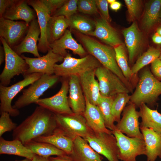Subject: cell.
I'll return each mask as SVG.
<instances>
[{
    "label": "cell",
    "mask_w": 161,
    "mask_h": 161,
    "mask_svg": "<svg viewBox=\"0 0 161 161\" xmlns=\"http://www.w3.org/2000/svg\"><path fill=\"white\" fill-rule=\"evenodd\" d=\"M84 139L94 150L109 161H120L117 140L112 134L93 132Z\"/></svg>",
    "instance_id": "obj_9"
},
{
    "label": "cell",
    "mask_w": 161,
    "mask_h": 161,
    "mask_svg": "<svg viewBox=\"0 0 161 161\" xmlns=\"http://www.w3.org/2000/svg\"><path fill=\"white\" fill-rule=\"evenodd\" d=\"M95 72L101 96L112 97L120 93L131 92L118 76L102 66L97 68Z\"/></svg>",
    "instance_id": "obj_11"
},
{
    "label": "cell",
    "mask_w": 161,
    "mask_h": 161,
    "mask_svg": "<svg viewBox=\"0 0 161 161\" xmlns=\"http://www.w3.org/2000/svg\"><path fill=\"white\" fill-rule=\"evenodd\" d=\"M34 154L49 158L51 156H60L67 154L64 151L49 143L32 140L24 145Z\"/></svg>",
    "instance_id": "obj_32"
},
{
    "label": "cell",
    "mask_w": 161,
    "mask_h": 161,
    "mask_svg": "<svg viewBox=\"0 0 161 161\" xmlns=\"http://www.w3.org/2000/svg\"><path fill=\"white\" fill-rule=\"evenodd\" d=\"M78 35L80 40L89 54L94 57L103 66L118 76L132 93L134 88L127 80L119 67L114 48L103 44L88 35L81 33Z\"/></svg>",
    "instance_id": "obj_2"
},
{
    "label": "cell",
    "mask_w": 161,
    "mask_h": 161,
    "mask_svg": "<svg viewBox=\"0 0 161 161\" xmlns=\"http://www.w3.org/2000/svg\"><path fill=\"white\" fill-rule=\"evenodd\" d=\"M160 17L161 18V13L160 15Z\"/></svg>",
    "instance_id": "obj_55"
},
{
    "label": "cell",
    "mask_w": 161,
    "mask_h": 161,
    "mask_svg": "<svg viewBox=\"0 0 161 161\" xmlns=\"http://www.w3.org/2000/svg\"><path fill=\"white\" fill-rule=\"evenodd\" d=\"M48 10L51 16L64 4L65 0H41Z\"/></svg>",
    "instance_id": "obj_42"
},
{
    "label": "cell",
    "mask_w": 161,
    "mask_h": 161,
    "mask_svg": "<svg viewBox=\"0 0 161 161\" xmlns=\"http://www.w3.org/2000/svg\"><path fill=\"white\" fill-rule=\"evenodd\" d=\"M157 33L161 36V27H159L157 29Z\"/></svg>",
    "instance_id": "obj_51"
},
{
    "label": "cell",
    "mask_w": 161,
    "mask_h": 161,
    "mask_svg": "<svg viewBox=\"0 0 161 161\" xmlns=\"http://www.w3.org/2000/svg\"><path fill=\"white\" fill-rule=\"evenodd\" d=\"M57 128L55 114L39 106L13 131V138L24 145L38 137L52 134Z\"/></svg>",
    "instance_id": "obj_1"
},
{
    "label": "cell",
    "mask_w": 161,
    "mask_h": 161,
    "mask_svg": "<svg viewBox=\"0 0 161 161\" xmlns=\"http://www.w3.org/2000/svg\"><path fill=\"white\" fill-rule=\"evenodd\" d=\"M151 71L157 79L161 81V60L159 58L151 63Z\"/></svg>",
    "instance_id": "obj_44"
},
{
    "label": "cell",
    "mask_w": 161,
    "mask_h": 161,
    "mask_svg": "<svg viewBox=\"0 0 161 161\" xmlns=\"http://www.w3.org/2000/svg\"><path fill=\"white\" fill-rule=\"evenodd\" d=\"M78 10L85 14H93L97 13L95 0H79L77 3Z\"/></svg>",
    "instance_id": "obj_40"
},
{
    "label": "cell",
    "mask_w": 161,
    "mask_h": 161,
    "mask_svg": "<svg viewBox=\"0 0 161 161\" xmlns=\"http://www.w3.org/2000/svg\"><path fill=\"white\" fill-rule=\"evenodd\" d=\"M152 39L153 42L157 44H161V36L157 33L154 34L153 36Z\"/></svg>",
    "instance_id": "obj_50"
},
{
    "label": "cell",
    "mask_w": 161,
    "mask_h": 161,
    "mask_svg": "<svg viewBox=\"0 0 161 161\" xmlns=\"http://www.w3.org/2000/svg\"><path fill=\"white\" fill-rule=\"evenodd\" d=\"M121 6V3L119 1H115L110 4V8L112 10L117 11L118 10Z\"/></svg>",
    "instance_id": "obj_47"
},
{
    "label": "cell",
    "mask_w": 161,
    "mask_h": 161,
    "mask_svg": "<svg viewBox=\"0 0 161 161\" xmlns=\"http://www.w3.org/2000/svg\"><path fill=\"white\" fill-rule=\"evenodd\" d=\"M0 40L5 52V64L0 75V85L7 86L14 76L21 74L24 75L29 66L25 60L13 49L3 38L0 37Z\"/></svg>",
    "instance_id": "obj_7"
},
{
    "label": "cell",
    "mask_w": 161,
    "mask_h": 161,
    "mask_svg": "<svg viewBox=\"0 0 161 161\" xmlns=\"http://www.w3.org/2000/svg\"><path fill=\"white\" fill-rule=\"evenodd\" d=\"M49 47L55 53L64 58L68 53L66 49L71 50L73 53L81 58L87 55V52L82 47L73 37L70 30H66L64 35L59 39L49 44Z\"/></svg>",
    "instance_id": "obj_18"
},
{
    "label": "cell",
    "mask_w": 161,
    "mask_h": 161,
    "mask_svg": "<svg viewBox=\"0 0 161 161\" xmlns=\"http://www.w3.org/2000/svg\"><path fill=\"white\" fill-rule=\"evenodd\" d=\"M32 160V161H52L49 157H43L36 154L35 155Z\"/></svg>",
    "instance_id": "obj_48"
},
{
    "label": "cell",
    "mask_w": 161,
    "mask_h": 161,
    "mask_svg": "<svg viewBox=\"0 0 161 161\" xmlns=\"http://www.w3.org/2000/svg\"><path fill=\"white\" fill-rule=\"evenodd\" d=\"M101 66L100 63L90 54L77 58L68 53L61 64L55 65L54 74L61 78H68L72 75L79 76L86 72L95 70Z\"/></svg>",
    "instance_id": "obj_4"
},
{
    "label": "cell",
    "mask_w": 161,
    "mask_h": 161,
    "mask_svg": "<svg viewBox=\"0 0 161 161\" xmlns=\"http://www.w3.org/2000/svg\"><path fill=\"white\" fill-rule=\"evenodd\" d=\"M115 137L119 148L118 158L122 161H137V157L146 155L145 145L143 139L130 137L115 129L112 131Z\"/></svg>",
    "instance_id": "obj_10"
},
{
    "label": "cell",
    "mask_w": 161,
    "mask_h": 161,
    "mask_svg": "<svg viewBox=\"0 0 161 161\" xmlns=\"http://www.w3.org/2000/svg\"><path fill=\"white\" fill-rule=\"evenodd\" d=\"M15 161H32V160L27 158H25L24 160H16Z\"/></svg>",
    "instance_id": "obj_52"
},
{
    "label": "cell",
    "mask_w": 161,
    "mask_h": 161,
    "mask_svg": "<svg viewBox=\"0 0 161 161\" xmlns=\"http://www.w3.org/2000/svg\"><path fill=\"white\" fill-rule=\"evenodd\" d=\"M144 141L145 156L147 161H156L158 157L161 159V133L153 129L140 127Z\"/></svg>",
    "instance_id": "obj_22"
},
{
    "label": "cell",
    "mask_w": 161,
    "mask_h": 161,
    "mask_svg": "<svg viewBox=\"0 0 161 161\" xmlns=\"http://www.w3.org/2000/svg\"><path fill=\"white\" fill-rule=\"evenodd\" d=\"M27 0H16L5 11L4 18L12 21L21 20L29 24L35 18L34 10L28 5Z\"/></svg>",
    "instance_id": "obj_24"
},
{
    "label": "cell",
    "mask_w": 161,
    "mask_h": 161,
    "mask_svg": "<svg viewBox=\"0 0 161 161\" xmlns=\"http://www.w3.org/2000/svg\"><path fill=\"white\" fill-rule=\"evenodd\" d=\"M55 119L58 128L73 139L78 137L85 139L93 132L82 114H55Z\"/></svg>",
    "instance_id": "obj_8"
},
{
    "label": "cell",
    "mask_w": 161,
    "mask_h": 161,
    "mask_svg": "<svg viewBox=\"0 0 161 161\" xmlns=\"http://www.w3.org/2000/svg\"><path fill=\"white\" fill-rule=\"evenodd\" d=\"M29 24L23 21H14L0 18V36L12 48L17 44L27 32Z\"/></svg>",
    "instance_id": "obj_15"
},
{
    "label": "cell",
    "mask_w": 161,
    "mask_h": 161,
    "mask_svg": "<svg viewBox=\"0 0 161 161\" xmlns=\"http://www.w3.org/2000/svg\"><path fill=\"white\" fill-rule=\"evenodd\" d=\"M85 99L86 108L83 115L89 126L94 132L112 134V131L106 127L97 106L91 103L86 98Z\"/></svg>",
    "instance_id": "obj_26"
},
{
    "label": "cell",
    "mask_w": 161,
    "mask_h": 161,
    "mask_svg": "<svg viewBox=\"0 0 161 161\" xmlns=\"http://www.w3.org/2000/svg\"><path fill=\"white\" fill-rule=\"evenodd\" d=\"M5 60V52L3 46L0 47V65Z\"/></svg>",
    "instance_id": "obj_49"
},
{
    "label": "cell",
    "mask_w": 161,
    "mask_h": 161,
    "mask_svg": "<svg viewBox=\"0 0 161 161\" xmlns=\"http://www.w3.org/2000/svg\"><path fill=\"white\" fill-rule=\"evenodd\" d=\"M95 71L86 72L79 77L85 98L91 103L97 106L101 95L98 81L95 78Z\"/></svg>",
    "instance_id": "obj_23"
},
{
    "label": "cell",
    "mask_w": 161,
    "mask_h": 161,
    "mask_svg": "<svg viewBox=\"0 0 161 161\" xmlns=\"http://www.w3.org/2000/svg\"><path fill=\"white\" fill-rule=\"evenodd\" d=\"M147 161V160H145V161H144V160H143V161Z\"/></svg>",
    "instance_id": "obj_56"
},
{
    "label": "cell",
    "mask_w": 161,
    "mask_h": 161,
    "mask_svg": "<svg viewBox=\"0 0 161 161\" xmlns=\"http://www.w3.org/2000/svg\"><path fill=\"white\" fill-rule=\"evenodd\" d=\"M117 64L127 80L132 85L134 88L138 82L139 78L137 74H134L129 65V61L126 50L123 45L121 44L114 47Z\"/></svg>",
    "instance_id": "obj_31"
},
{
    "label": "cell",
    "mask_w": 161,
    "mask_h": 161,
    "mask_svg": "<svg viewBox=\"0 0 161 161\" xmlns=\"http://www.w3.org/2000/svg\"><path fill=\"white\" fill-rule=\"evenodd\" d=\"M68 79V99L70 107L73 113L83 115L86 108V101L79 77L77 75H72Z\"/></svg>",
    "instance_id": "obj_19"
},
{
    "label": "cell",
    "mask_w": 161,
    "mask_h": 161,
    "mask_svg": "<svg viewBox=\"0 0 161 161\" xmlns=\"http://www.w3.org/2000/svg\"><path fill=\"white\" fill-rule=\"evenodd\" d=\"M68 20L69 26L82 34L89 36L95 30V21L82 16L73 15Z\"/></svg>",
    "instance_id": "obj_35"
},
{
    "label": "cell",
    "mask_w": 161,
    "mask_h": 161,
    "mask_svg": "<svg viewBox=\"0 0 161 161\" xmlns=\"http://www.w3.org/2000/svg\"><path fill=\"white\" fill-rule=\"evenodd\" d=\"M69 26L68 20L64 16H51L48 21L47 29L49 45L61 37Z\"/></svg>",
    "instance_id": "obj_30"
},
{
    "label": "cell",
    "mask_w": 161,
    "mask_h": 161,
    "mask_svg": "<svg viewBox=\"0 0 161 161\" xmlns=\"http://www.w3.org/2000/svg\"><path fill=\"white\" fill-rule=\"evenodd\" d=\"M97 8L101 14L102 18L108 22L111 21L108 8V2L106 0H96Z\"/></svg>",
    "instance_id": "obj_43"
},
{
    "label": "cell",
    "mask_w": 161,
    "mask_h": 161,
    "mask_svg": "<svg viewBox=\"0 0 161 161\" xmlns=\"http://www.w3.org/2000/svg\"><path fill=\"white\" fill-rule=\"evenodd\" d=\"M136 107L129 102L123 111L122 117L115 125V129L130 137H137L143 139L140 129V117Z\"/></svg>",
    "instance_id": "obj_13"
},
{
    "label": "cell",
    "mask_w": 161,
    "mask_h": 161,
    "mask_svg": "<svg viewBox=\"0 0 161 161\" xmlns=\"http://www.w3.org/2000/svg\"><path fill=\"white\" fill-rule=\"evenodd\" d=\"M159 58L161 60V55H160V56L159 57Z\"/></svg>",
    "instance_id": "obj_54"
},
{
    "label": "cell",
    "mask_w": 161,
    "mask_h": 161,
    "mask_svg": "<svg viewBox=\"0 0 161 161\" xmlns=\"http://www.w3.org/2000/svg\"><path fill=\"white\" fill-rule=\"evenodd\" d=\"M15 1V0H0V18L2 17L6 10Z\"/></svg>",
    "instance_id": "obj_45"
},
{
    "label": "cell",
    "mask_w": 161,
    "mask_h": 161,
    "mask_svg": "<svg viewBox=\"0 0 161 161\" xmlns=\"http://www.w3.org/2000/svg\"><path fill=\"white\" fill-rule=\"evenodd\" d=\"M136 88L131 95L130 102L136 108L143 103L154 107L161 94V81L157 79L148 68L140 73Z\"/></svg>",
    "instance_id": "obj_3"
},
{
    "label": "cell",
    "mask_w": 161,
    "mask_h": 161,
    "mask_svg": "<svg viewBox=\"0 0 161 161\" xmlns=\"http://www.w3.org/2000/svg\"><path fill=\"white\" fill-rule=\"evenodd\" d=\"M116 0H107V1L108 3L110 4L113 3Z\"/></svg>",
    "instance_id": "obj_53"
},
{
    "label": "cell",
    "mask_w": 161,
    "mask_h": 161,
    "mask_svg": "<svg viewBox=\"0 0 161 161\" xmlns=\"http://www.w3.org/2000/svg\"><path fill=\"white\" fill-rule=\"evenodd\" d=\"M0 154L13 155L32 160L35 154L20 141L7 140L0 137Z\"/></svg>",
    "instance_id": "obj_28"
},
{
    "label": "cell",
    "mask_w": 161,
    "mask_h": 161,
    "mask_svg": "<svg viewBox=\"0 0 161 161\" xmlns=\"http://www.w3.org/2000/svg\"><path fill=\"white\" fill-rule=\"evenodd\" d=\"M161 8V0H152L146 4L142 21L143 29L149 30L157 22Z\"/></svg>",
    "instance_id": "obj_33"
},
{
    "label": "cell",
    "mask_w": 161,
    "mask_h": 161,
    "mask_svg": "<svg viewBox=\"0 0 161 161\" xmlns=\"http://www.w3.org/2000/svg\"><path fill=\"white\" fill-rule=\"evenodd\" d=\"M139 108L138 112L141 119L140 127L151 128L161 133V114L157 110L151 109L145 103Z\"/></svg>",
    "instance_id": "obj_29"
},
{
    "label": "cell",
    "mask_w": 161,
    "mask_h": 161,
    "mask_svg": "<svg viewBox=\"0 0 161 161\" xmlns=\"http://www.w3.org/2000/svg\"><path fill=\"white\" fill-rule=\"evenodd\" d=\"M29 66V68L23 76L34 73L52 75L54 74V66L58 62L63 61L64 58L54 53L50 48L45 55L36 58H31L23 55L21 56Z\"/></svg>",
    "instance_id": "obj_14"
},
{
    "label": "cell",
    "mask_w": 161,
    "mask_h": 161,
    "mask_svg": "<svg viewBox=\"0 0 161 161\" xmlns=\"http://www.w3.org/2000/svg\"><path fill=\"white\" fill-rule=\"evenodd\" d=\"M68 155L73 161H103V159L84 139L80 137L73 140L71 152Z\"/></svg>",
    "instance_id": "obj_20"
},
{
    "label": "cell",
    "mask_w": 161,
    "mask_h": 161,
    "mask_svg": "<svg viewBox=\"0 0 161 161\" xmlns=\"http://www.w3.org/2000/svg\"><path fill=\"white\" fill-rule=\"evenodd\" d=\"M161 55L160 49L153 47H150L146 52L138 58L132 67V72L134 74H137L141 69L159 58Z\"/></svg>",
    "instance_id": "obj_36"
},
{
    "label": "cell",
    "mask_w": 161,
    "mask_h": 161,
    "mask_svg": "<svg viewBox=\"0 0 161 161\" xmlns=\"http://www.w3.org/2000/svg\"><path fill=\"white\" fill-rule=\"evenodd\" d=\"M129 54V61L132 64L140 48L142 35L135 22L123 31Z\"/></svg>",
    "instance_id": "obj_25"
},
{
    "label": "cell",
    "mask_w": 161,
    "mask_h": 161,
    "mask_svg": "<svg viewBox=\"0 0 161 161\" xmlns=\"http://www.w3.org/2000/svg\"><path fill=\"white\" fill-rule=\"evenodd\" d=\"M114 97H106L101 96L97 105L102 115L106 127L112 131L115 125L112 112V103Z\"/></svg>",
    "instance_id": "obj_34"
},
{
    "label": "cell",
    "mask_w": 161,
    "mask_h": 161,
    "mask_svg": "<svg viewBox=\"0 0 161 161\" xmlns=\"http://www.w3.org/2000/svg\"><path fill=\"white\" fill-rule=\"evenodd\" d=\"M0 137L5 132L14 131L17 126L10 118V114L7 112L0 113Z\"/></svg>",
    "instance_id": "obj_39"
},
{
    "label": "cell",
    "mask_w": 161,
    "mask_h": 161,
    "mask_svg": "<svg viewBox=\"0 0 161 161\" xmlns=\"http://www.w3.org/2000/svg\"><path fill=\"white\" fill-rule=\"evenodd\" d=\"M131 20L137 17L140 9L141 1L138 0H125Z\"/></svg>",
    "instance_id": "obj_41"
},
{
    "label": "cell",
    "mask_w": 161,
    "mask_h": 161,
    "mask_svg": "<svg viewBox=\"0 0 161 161\" xmlns=\"http://www.w3.org/2000/svg\"><path fill=\"white\" fill-rule=\"evenodd\" d=\"M49 159L52 161H73L67 154L56 157H50Z\"/></svg>",
    "instance_id": "obj_46"
},
{
    "label": "cell",
    "mask_w": 161,
    "mask_h": 161,
    "mask_svg": "<svg viewBox=\"0 0 161 161\" xmlns=\"http://www.w3.org/2000/svg\"><path fill=\"white\" fill-rule=\"evenodd\" d=\"M73 140L66 135L58 128L52 134L38 137L33 140L49 143L69 155L72 151Z\"/></svg>",
    "instance_id": "obj_27"
},
{
    "label": "cell",
    "mask_w": 161,
    "mask_h": 161,
    "mask_svg": "<svg viewBox=\"0 0 161 161\" xmlns=\"http://www.w3.org/2000/svg\"><path fill=\"white\" fill-rule=\"evenodd\" d=\"M129 93H121L114 97L112 106V112L114 122L118 123L120 119V116L126 105L130 100L131 95Z\"/></svg>",
    "instance_id": "obj_37"
},
{
    "label": "cell",
    "mask_w": 161,
    "mask_h": 161,
    "mask_svg": "<svg viewBox=\"0 0 161 161\" xmlns=\"http://www.w3.org/2000/svg\"><path fill=\"white\" fill-rule=\"evenodd\" d=\"M43 75L34 73L24 75L23 79L9 86L0 85V113L7 112L13 117L18 116L20 112L13 108L11 105L12 100L24 87L33 83Z\"/></svg>",
    "instance_id": "obj_6"
},
{
    "label": "cell",
    "mask_w": 161,
    "mask_h": 161,
    "mask_svg": "<svg viewBox=\"0 0 161 161\" xmlns=\"http://www.w3.org/2000/svg\"><path fill=\"white\" fill-rule=\"evenodd\" d=\"M41 30L38 20L34 19L30 23L27 34L23 40L12 48L18 55L24 52L32 54L35 57H41L38 52L37 43L39 41Z\"/></svg>",
    "instance_id": "obj_17"
},
{
    "label": "cell",
    "mask_w": 161,
    "mask_h": 161,
    "mask_svg": "<svg viewBox=\"0 0 161 161\" xmlns=\"http://www.w3.org/2000/svg\"><path fill=\"white\" fill-rule=\"evenodd\" d=\"M95 23V30L89 35L97 37L113 48L123 44L116 30L108 21L101 18L97 19Z\"/></svg>",
    "instance_id": "obj_21"
},
{
    "label": "cell",
    "mask_w": 161,
    "mask_h": 161,
    "mask_svg": "<svg viewBox=\"0 0 161 161\" xmlns=\"http://www.w3.org/2000/svg\"><path fill=\"white\" fill-rule=\"evenodd\" d=\"M60 77L55 75L43 74L38 79L30 85L15 101L13 108L19 109L35 103L44 92L54 85Z\"/></svg>",
    "instance_id": "obj_5"
},
{
    "label": "cell",
    "mask_w": 161,
    "mask_h": 161,
    "mask_svg": "<svg viewBox=\"0 0 161 161\" xmlns=\"http://www.w3.org/2000/svg\"><path fill=\"white\" fill-rule=\"evenodd\" d=\"M27 1L36 13L40 29V39L37 46L38 50L45 53L50 49L47 39V29L48 22L51 16L41 0H27Z\"/></svg>",
    "instance_id": "obj_16"
},
{
    "label": "cell",
    "mask_w": 161,
    "mask_h": 161,
    "mask_svg": "<svg viewBox=\"0 0 161 161\" xmlns=\"http://www.w3.org/2000/svg\"><path fill=\"white\" fill-rule=\"evenodd\" d=\"M78 0H66L63 5L52 16H62L69 18L75 13L78 10Z\"/></svg>",
    "instance_id": "obj_38"
},
{
    "label": "cell",
    "mask_w": 161,
    "mask_h": 161,
    "mask_svg": "<svg viewBox=\"0 0 161 161\" xmlns=\"http://www.w3.org/2000/svg\"><path fill=\"white\" fill-rule=\"evenodd\" d=\"M61 85L59 91L51 97L40 98L36 104L56 114L73 113L70 108L67 95L69 92L68 78H62Z\"/></svg>",
    "instance_id": "obj_12"
}]
</instances>
